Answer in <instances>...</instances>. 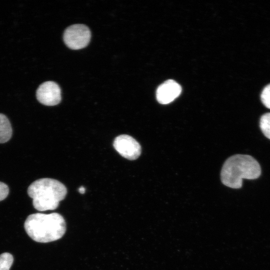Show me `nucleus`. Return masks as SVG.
<instances>
[{
	"label": "nucleus",
	"instance_id": "obj_1",
	"mask_svg": "<svg viewBox=\"0 0 270 270\" xmlns=\"http://www.w3.org/2000/svg\"><path fill=\"white\" fill-rule=\"evenodd\" d=\"M24 228L34 240L42 243L56 240L62 237L66 231V222L58 213H36L26 218Z\"/></svg>",
	"mask_w": 270,
	"mask_h": 270
},
{
	"label": "nucleus",
	"instance_id": "obj_6",
	"mask_svg": "<svg viewBox=\"0 0 270 270\" xmlns=\"http://www.w3.org/2000/svg\"><path fill=\"white\" fill-rule=\"evenodd\" d=\"M36 98L42 104L53 106L61 100V91L58 85L52 81L41 84L36 90Z\"/></svg>",
	"mask_w": 270,
	"mask_h": 270
},
{
	"label": "nucleus",
	"instance_id": "obj_13",
	"mask_svg": "<svg viewBox=\"0 0 270 270\" xmlns=\"http://www.w3.org/2000/svg\"><path fill=\"white\" fill-rule=\"evenodd\" d=\"M85 191H86V188L83 186H80L78 188V192L80 194H84L85 192Z\"/></svg>",
	"mask_w": 270,
	"mask_h": 270
},
{
	"label": "nucleus",
	"instance_id": "obj_2",
	"mask_svg": "<svg viewBox=\"0 0 270 270\" xmlns=\"http://www.w3.org/2000/svg\"><path fill=\"white\" fill-rule=\"evenodd\" d=\"M261 174L258 162L246 154H235L224 162L220 172L222 183L232 188H240L243 179L254 180Z\"/></svg>",
	"mask_w": 270,
	"mask_h": 270
},
{
	"label": "nucleus",
	"instance_id": "obj_5",
	"mask_svg": "<svg viewBox=\"0 0 270 270\" xmlns=\"http://www.w3.org/2000/svg\"><path fill=\"white\" fill-rule=\"evenodd\" d=\"M113 146L122 156L130 160L137 159L141 154L140 144L128 135L122 134L117 136L114 141Z\"/></svg>",
	"mask_w": 270,
	"mask_h": 270
},
{
	"label": "nucleus",
	"instance_id": "obj_12",
	"mask_svg": "<svg viewBox=\"0 0 270 270\" xmlns=\"http://www.w3.org/2000/svg\"><path fill=\"white\" fill-rule=\"evenodd\" d=\"M9 193V188L4 183L0 182V201L5 199Z\"/></svg>",
	"mask_w": 270,
	"mask_h": 270
},
{
	"label": "nucleus",
	"instance_id": "obj_8",
	"mask_svg": "<svg viewBox=\"0 0 270 270\" xmlns=\"http://www.w3.org/2000/svg\"><path fill=\"white\" fill-rule=\"evenodd\" d=\"M12 132L10 120L5 115L0 114V144L8 141L12 137Z\"/></svg>",
	"mask_w": 270,
	"mask_h": 270
},
{
	"label": "nucleus",
	"instance_id": "obj_9",
	"mask_svg": "<svg viewBox=\"0 0 270 270\" xmlns=\"http://www.w3.org/2000/svg\"><path fill=\"white\" fill-rule=\"evenodd\" d=\"M260 126L264 135L270 139V112L264 114L261 116Z\"/></svg>",
	"mask_w": 270,
	"mask_h": 270
},
{
	"label": "nucleus",
	"instance_id": "obj_3",
	"mask_svg": "<svg viewBox=\"0 0 270 270\" xmlns=\"http://www.w3.org/2000/svg\"><path fill=\"white\" fill-rule=\"evenodd\" d=\"M66 194L67 190L64 184L50 178L37 180L28 188V194L33 200L34 207L38 211L56 209Z\"/></svg>",
	"mask_w": 270,
	"mask_h": 270
},
{
	"label": "nucleus",
	"instance_id": "obj_4",
	"mask_svg": "<svg viewBox=\"0 0 270 270\" xmlns=\"http://www.w3.org/2000/svg\"><path fill=\"white\" fill-rule=\"evenodd\" d=\"M90 38V29L82 24H76L68 27L64 34V42L72 50L85 48L88 44Z\"/></svg>",
	"mask_w": 270,
	"mask_h": 270
},
{
	"label": "nucleus",
	"instance_id": "obj_10",
	"mask_svg": "<svg viewBox=\"0 0 270 270\" xmlns=\"http://www.w3.org/2000/svg\"><path fill=\"white\" fill-rule=\"evenodd\" d=\"M14 262L13 256L8 252L0 255V270H10Z\"/></svg>",
	"mask_w": 270,
	"mask_h": 270
},
{
	"label": "nucleus",
	"instance_id": "obj_7",
	"mask_svg": "<svg viewBox=\"0 0 270 270\" xmlns=\"http://www.w3.org/2000/svg\"><path fill=\"white\" fill-rule=\"evenodd\" d=\"M182 88L176 81L169 80L161 84L157 88L156 98L161 104H168L180 94Z\"/></svg>",
	"mask_w": 270,
	"mask_h": 270
},
{
	"label": "nucleus",
	"instance_id": "obj_11",
	"mask_svg": "<svg viewBox=\"0 0 270 270\" xmlns=\"http://www.w3.org/2000/svg\"><path fill=\"white\" fill-rule=\"evenodd\" d=\"M260 98L264 106L270 109V84L267 85L263 89Z\"/></svg>",
	"mask_w": 270,
	"mask_h": 270
}]
</instances>
